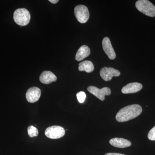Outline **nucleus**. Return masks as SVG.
<instances>
[{
    "label": "nucleus",
    "instance_id": "1",
    "mask_svg": "<svg viewBox=\"0 0 155 155\" xmlns=\"http://www.w3.org/2000/svg\"><path fill=\"white\" fill-rule=\"evenodd\" d=\"M142 111L140 106L137 104L131 105L122 108L117 113L116 119L118 122H125L136 118Z\"/></svg>",
    "mask_w": 155,
    "mask_h": 155
},
{
    "label": "nucleus",
    "instance_id": "2",
    "mask_svg": "<svg viewBox=\"0 0 155 155\" xmlns=\"http://www.w3.org/2000/svg\"><path fill=\"white\" fill-rule=\"evenodd\" d=\"M14 19L20 26H25L30 22L31 15L29 11L25 8H19L14 11Z\"/></svg>",
    "mask_w": 155,
    "mask_h": 155
},
{
    "label": "nucleus",
    "instance_id": "3",
    "mask_svg": "<svg viewBox=\"0 0 155 155\" xmlns=\"http://www.w3.org/2000/svg\"><path fill=\"white\" fill-rule=\"evenodd\" d=\"M137 9L149 17H155V6L147 0H139L135 3Z\"/></svg>",
    "mask_w": 155,
    "mask_h": 155
},
{
    "label": "nucleus",
    "instance_id": "4",
    "mask_svg": "<svg viewBox=\"0 0 155 155\" xmlns=\"http://www.w3.org/2000/svg\"><path fill=\"white\" fill-rule=\"evenodd\" d=\"M74 13L78 21L81 23H85L90 17L89 12L86 6L79 5L75 7Z\"/></svg>",
    "mask_w": 155,
    "mask_h": 155
},
{
    "label": "nucleus",
    "instance_id": "5",
    "mask_svg": "<svg viewBox=\"0 0 155 155\" xmlns=\"http://www.w3.org/2000/svg\"><path fill=\"white\" fill-rule=\"evenodd\" d=\"M65 134V130L64 127L57 125L48 127L45 131V134L46 137L53 139L61 138Z\"/></svg>",
    "mask_w": 155,
    "mask_h": 155
},
{
    "label": "nucleus",
    "instance_id": "6",
    "mask_svg": "<svg viewBox=\"0 0 155 155\" xmlns=\"http://www.w3.org/2000/svg\"><path fill=\"white\" fill-rule=\"evenodd\" d=\"M87 89L90 93L102 101H104L105 96L110 95L111 93L110 89L108 87H104L100 89L96 87L90 86Z\"/></svg>",
    "mask_w": 155,
    "mask_h": 155
},
{
    "label": "nucleus",
    "instance_id": "7",
    "mask_svg": "<svg viewBox=\"0 0 155 155\" xmlns=\"http://www.w3.org/2000/svg\"><path fill=\"white\" fill-rule=\"evenodd\" d=\"M100 75L105 81H109L113 77H118L121 74L119 70L112 67H104L101 69L100 72Z\"/></svg>",
    "mask_w": 155,
    "mask_h": 155
},
{
    "label": "nucleus",
    "instance_id": "8",
    "mask_svg": "<svg viewBox=\"0 0 155 155\" xmlns=\"http://www.w3.org/2000/svg\"><path fill=\"white\" fill-rule=\"evenodd\" d=\"M41 91L36 87H30L26 93V98L28 102H36L40 97Z\"/></svg>",
    "mask_w": 155,
    "mask_h": 155
},
{
    "label": "nucleus",
    "instance_id": "9",
    "mask_svg": "<svg viewBox=\"0 0 155 155\" xmlns=\"http://www.w3.org/2000/svg\"><path fill=\"white\" fill-rule=\"evenodd\" d=\"M103 48L104 51L110 60H114L116 58V53L113 48L110 40L109 38L105 37L102 41Z\"/></svg>",
    "mask_w": 155,
    "mask_h": 155
},
{
    "label": "nucleus",
    "instance_id": "10",
    "mask_svg": "<svg viewBox=\"0 0 155 155\" xmlns=\"http://www.w3.org/2000/svg\"><path fill=\"white\" fill-rule=\"evenodd\" d=\"M143 86L140 83L138 82H133L128 84L122 89V92L124 94H133L141 90Z\"/></svg>",
    "mask_w": 155,
    "mask_h": 155
},
{
    "label": "nucleus",
    "instance_id": "11",
    "mask_svg": "<svg viewBox=\"0 0 155 155\" xmlns=\"http://www.w3.org/2000/svg\"><path fill=\"white\" fill-rule=\"evenodd\" d=\"M40 81L45 84H49L55 82L57 80V77L52 72L49 71H44L42 72L39 77Z\"/></svg>",
    "mask_w": 155,
    "mask_h": 155
},
{
    "label": "nucleus",
    "instance_id": "12",
    "mask_svg": "<svg viewBox=\"0 0 155 155\" xmlns=\"http://www.w3.org/2000/svg\"><path fill=\"white\" fill-rule=\"evenodd\" d=\"M110 143L114 147L121 148L127 147L131 145V142L127 140L118 137L111 139L110 140Z\"/></svg>",
    "mask_w": 155,
    "mask_h": 155
},
{
    "label": "nucleus",
    "instance_id": "13",
    "mask_svg": "<svg viewBox=\"0 0 155 155\" xmlns=\"http://www.w3.org/2000/svg\"><path fill=\"white\" fill-rule=\"evenodd\" d=\"M91 51L88 46L86 45H82L78 50L76 55L75 60L78 61H82L90 54Z\"/></svg>",
    "mask_w": 155,
    "mask_h": 155
},
{
    "label": "nucleus",
    "instance_id": "14",
    "mask_svg": "<svg viewBox=\"0 0 155 155\" xmlns=\"http://www.w3.org/2000/svg\"><path fill=\"white\" fill-rule=\"evenodd\" d=\"M78 70L81 72L85 71L87 73H90L94 70V66L91 61H84L79 64Z\"/></svg>",
    "mask_w": 155,
    "mask_h": 155
},
{
    "label": "nucleus",
    "instance_id": "15",
    "mask_svg": "<svg viewBox=\"0 0 155 155\" xmlns=\"http://www.w3.org/2000/svg\"><path fill=\"white\" fill-rule=\"evenodd\" d=\"M28 135L31 137H33L38 135V131L37 128L34 126H29L28 128Z\"/></svg>",
    "mask_w": 155,
    "mask_h": 155
},
{
    "label": "nucleus",
    "instance_id": "16",
    "mask_svg": "<svg viewBox=\"0 0 155 155\" xmlns=\"http://www.w3.org/2000/svg\"><path fill=\"white\" fill-rule=\"evenodd\" d=\"M76 97L79 103H83L85 101L86 95L84 92L80 91L78 93L76 94Z\"/></svg>",
    "mask_w": 155,
    "mask_h": 155
},
{
    "label": "nucleus",
    "instance_id": "17",
    "mask_svg": "<svg viewBox=\"0 0 155 155\" xmlns=\"http://www.w3.org/2000/svg\"><path fill=\"white\" fill-rule=\"evenodd\" d=\"M148 138L150 140H155V126L150 130L148 134Z\"/></svg>",
    "mask_w": 155,
    "mask_h": 155
},
{
    "label": "nucleus",
    "instance_id": "18",
    "mask_svg": "<svg viewBox=\"0 0 155 155\" xmlns=\"http://www.w3.org/2000/svg\"><path fill=\"white\" fill-rule=\"evenodd\" d=\"M105 155H125L124 154H122L121 153H107L105 154Z\"/></svg>",
    "mask_w": 155,
    "mask_h": 155
},
{
    "label": "nucleus",
    "instance_id": "19",
    "mask_svg": "<svg viewBox=\"0 0 155 155\" xmlns=\"http://www.w3.org/2000/svg\"><path fill=\"white\" fill-rule=\"evenodd\" d=\"M49 2H50L51 3H53V4H55L58 3V2H59V1H58V0H49Z\"/></svg>",
    "mask_w": 155,
    "mask_h": 155
}]
</instances>
